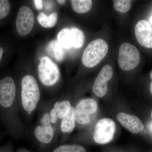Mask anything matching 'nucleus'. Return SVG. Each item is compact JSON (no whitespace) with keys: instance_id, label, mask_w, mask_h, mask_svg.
<instances>
[{"instance_id":"20","label":"nucleus","mask_w":152,"mask_h":152,"mask_svg":"<svg viewBox=\"0 0 152 152\" xmlns=\"http://www.w3.org/2000/svg\"><path fill=\"white\" fill-rule=\"evenodd\" d=\"M113 2L114 9L118 12L126 13L131 8V1L129 0H115Z\"/></svg>"},{"instance_id":"15","label":"nucleus","mask_w":152,"mask_h":152,"mask_svg":"<svg viewBox=\"0 0 152 152\" xmlns=\"http://www.w3.org/2000/svg\"><path fill=\"white\" fill-rule=\"evenodd\" d=\"M64 49L58 41L53 40L50 42L47 46L46 51L48 54L54 58L58 61L61 62L64 58Z\"/></svg>"},{"instance_id":"23","label":"nucleus","mask_w":152,"mask_h":152,"mask_svg":"<svg viewBox=\"0 0 152 152\" xmlns=\"http://www.w3.org/2000/svg\"><path fill=\"white\" fill-rule=\"evenodd\" d=\"M4 53V49L2 46H0V64L2 60Z\"/></svg>"},{"instance_id":"11","label":"nucleus","mask_w":152,"mask_h":152,"mask_svg":"<svg viewBox=\"0 0 152 152\" xmlns=\"http://www.w3.org/2000/svg\"><path fill=\"white\" fill-rule=\"evenodd\" d=\"M113 74V68L110 65H106L101 69L93 85V92L94 94L100 98L105 96L108 91L107 82L112 78Z\"/></svg>"},{"instance_id":"21","label":"nucleus","mask_w":152,"mask_h":152,"mask_svg":"<svg viewBox=\"0 0 152 152\" xmlns=\"http://www.w3.org/2000/svg\"><path fill=\"white\" fill-rule=\"evenodd\" d=\"M11 10V5L8 0H0V20L5 18Z\"/></svg>"},{"instance_id":"27","label":"nucleus","mask_w":152,"mask_h":152,"mask_svg":"<svg viewBox=\"0 0 152 152\" xmlns=\"http://www.w3.org/2000/svg\"><path fill=\"white\" fill-rule=\"evenodd\" d=\"M3 137V133H0V141H1V139Z\"/></svg>"},{"instance_id":"3","label":"nucleus","mask_w":152,"mask_h":152,"mask_svg":"<svg viewBox=\"0 0 152 152\" xmlns=\"http://www.w3.org/2000/svg\"><path fill=\"white\" fill-rule=\"evenodd\" d=\"M108 49L107 44L102 39L93 41L87 46L83 53L82 58L83 64L88 68L97 65L105 57Z\"/></svg>"},{"instance_id":"16","label":"nucleus","mask_w":152,"mask_h":152,"mask_svg":"<svg viewBox=\"0 0 152 152\" xmlns=\"http://www.w3.org/2000/svg\"><path fill=\"white\" fill-rule=\"evenodd\" d=\"M75 126V108L73 107H72L66 116L61 120L60 129L63 133H70L74 130Z\"/></svg>"},{"instance_id":"5","label":"nucleus","mask_w":152,"mask_h":152,"mask_svg":"<svg viewBox=\"0 0 152 152\" xmlns=\"http://www.w3.org/2000/svg\"><path fill=\"white\" fill-rule=\"evenodd\" d=\"M140 61V52L135 46L124 43L120 47L118 63L123 70L130 71L138 65Z\"/></svg>"},{"instance_id":"19","label":"nucleus","mask_w":152,"mask_h":152,"mask_svg":"<svg viewBox=\"0 0 152 152\" xmlns=\"http://www.w3.org/2000/svg\"><path fill=\"white\" fill-rule=\"evenodd\" d=\"M53 152H86L83 147L79 145H63L55 149Z\"/></svg>"},{"instance_id":"1","label":"nucleus","mask_w":152,"mask_h":152,"mask_svg":"<svg viewBox=\"0 0 152 152\" xmlns=\"http://www.w3.org/2000/svg\"><path fill=\"white\" fill-rule=\"evenodd\" d=\"M17 99V87L12 77L0 79V120L8 132L17 137L20 132Z\"/></svg>"},{"instance_id":"7","label":"nucleus","mask_w":152,"mask_h":152,"mask_svg":"<svg viewBox=\"0 0 152 152\" xmlns=\"http://www.w3.org/2000/svg\"><path fill=\"white\" fill-rule=\"evenodd\" d=\"M115 130V124L113 120L107 118L102 119L95 126L93 138L97 143H108L113 138Z\"/></svg>"},{"instance_id":"8","label":"nucleus","mask_w":152,"mask_h":152,"mask_svg":"<svg viewBox=\"0 0 152 152\" xmlns=\"http://www.w3.org/2000/svg\"><path fill=\"white\" fill-rule=\"evenodd\" d=\"M97 108L96 102L94 99H83L75 108V121L82 125L88 124L91 121L90 115L96 113Z\"/></svg>"},{"instance_id":"22","label":"nucleus","mask_w":152,"mask_h":152,"mask_svg":"<svg viewBox=\"0 0 152 152\" xmlns=\"http://www.w3.org/2000/svg\"><path fill=\"white\" fill-rule=\"evenodd\" d=\"M34 2L36 8L38 10H41V9H42L43 7L42 1L35 0V1H34Z\"/></svg>"},{"instance_id":"25","label":"nucleus","mask_w":152,"mask_h":152,"mask_svg":"<svg viewBox=\"0 0 152 152\" xmlns=\"http://www.w3.org/2000/svg\"><path fill=\"white\" fill-rule=\"evenodd\" d=\"M7 148H0V152H7Z\"/></svg>"},{"instance_id":"2","label":"nucleus","mask_w":152,"mask_h":152,"mask_svg":"<svg viewBox=\"0 0 152 152\" xmlns=\"http://www.w3.org/2000/svg\"><path fill=\"white\" fill-rule=\"evenodd\" d=\"M40 99V91L36 79L27 75L21 81L20 102L22 108L31 113L37 108Z\"/></svg>"},{"instance_id":"6","label":"nucleus","mask_w":152,"mask_h":152,"mask_svg":"<svg viewBox=\"0 0 152 152\" xmlns=\"http://www.w3.org/2000/svg\"><path fill=\"white\" fill-rule=\"evenodd\" d=\"M57 41L64 49L80 48L84 44V34L78 28H65L58 34Z\"/></svg>"},{"instance_id":"4","label":"nucleus","mask_w":152,"mask_h":152,"mask_svg":"<svg viewBox=\"0 0 152 152\" xmlns=\"http://www.w3.org/2000/svg\"><path fill=\"white\" fill-rule=\"evenodd\" d=\"M38 75L42 83L45 86H52L60 80L61 74L58 67L49 57L41 59L38 67Z\"/></svg>"},{"instance_id":"14","label":"nucleus","mask_w":152,"mask_h":152,"mask_svg":"<svg viewBox=\"0 0 152 152\" xmlns=\"http://www.w3.org/2000/svg\"><path fill=\"white\" fill-rule=\"evenodd\" d=\"M72 107L70 102L67 100L55 103L49 112L52 125L56 124L59 120H62L67 115Z\"/></svg>"},{"instance_id":"10","label":"nucleus","mask_w":152,"mask_h":152,"mask_svg":"<svg viewBox=\"0 0 152 152\" xmlns=\"http://www.w3.org/2000/svg\"><path fill=\"white\" fill-rule=\"evenodd\" d=\"M34 134L38 141L43 144H49L54 137L55 132L51 123L49 113H45L40 119V124L37 125Z\"/></svg>"},{"instance_id":"28","label":"nucleus","mask_w":152,"mask_h":152,"mask_svg":"<svg viewBox=\"0 0 152 152\" xmlns=\"http://www.w3.org/2000/svg\"><path fill=\"white\" fill-rule=\"evenodd\" d=\"M150 23L152 25V16L151 18V19L150 20Z\"/></svg>"},{"instance_id":"13","label":"nucleus","mask_w":152,"mask_h":152,"mask_svg":"<svg viewBox=\"0 0 152 152\" xmlns=\"http://www.w3.org/2000/svg\"><path fill=\"white\" fill-rule=\"evenodd\" d=\"M117 118L123 126L133 134H138L144 129V126L142 121L135 116L120 113L117 115Z\"/></svg>"},{"instance_id":"9","label":"nucleus","mask_w":152,"mask_h":152,"mask_svg":"<svg viewBox=\"0 0 152 152\" xmlns=\"http://www.w3.org/2000/svg\"><path fill=\"white\" fill-rule=\"evenodd\" d=\"M34 23V18L31 9L27 6L21 7L16 20V28L19 34L27 35L32 30Z\"/></svg>"},{"instance_id":"30","label":"nucleus","mask_w":152,"mask_h":152,"mask_svg":"<svg viewBox=\"0 0 152 152\" xmlns=\"http://www.w3.org/2000/svg\"><path fill=\"white\" fill-rule=\"evenodd\" d=\"M151 117L152 118V112H151Z\"/></svg>"},{"instance_id":"12","label":"nucleus","mask_w":152,"mask_h":152,"mask_svg":"<svg viewBox=\"0 0 152 152\" xmlns=\"http://www.w3.org/2000/svg\"><path fill=\"white\" fill-rule=\"evenodd\" d=\"M135 34L138 42L142 46L152 48V28L145 20L139 21L135 26Z\"/></svg>"},{"instance_id":"17","label":"nucleus","mask_w":152,"mask_h":152,"mask_svg":"<svg viewBox=\"0 0 152 152\" xmlns=\"http://www.w3.org/2000/svg\"><path fill=\"white\" fill-rule=\"evenodd\" d=\"M71 2L74 11L79 14L86 13L92 7V1L91 0H72Z\"/></svg>"},{"instance_id":"18","label":"nucleus","mask_w":152,"mask_h":152,"mask_svg":"<svg viewBox=\"0 0 152 152\" xmlns=\"http://www.w3.org/2000/svg\"><path fill=\"white\" fill-rule=\"evenodd\" d=\"M58 14L52 13L48 16L43 12H41L38 16V20L44 27L52 28L54 26L58 21Z\"/></svg>"},{"instance_id":"29","label":"nucleus","mask_w":152,"mask_h":152,"mask_svg":"<svg viewBox=\"0 0 152 152\" xmlns=\"http://www.w3.org/2000/svg\"><path fill=\"white\" fill-rule=\"evenodd\" d=\"M151 129L152 130V124L151 126Z\"/></svg>"},{"instance_id":"24","label":"nucleus","mask_w":152,"mask_h":152,"mask_svg":"<svg viewBox=\"0 0 152 152\" xmlns=\"http://www.w3.org/2000/svg\"><path fill=\"white\" fill-rule=\"evenodd\" d=\"M150 76H151V78L152 80V71L151 72V74H150ZM150 91H151V94L152 95V81L151 83V87H150Z\"/></svg>"},{"instance_id":"26","label":"nucleus","mask_w":152,"mask_h":152,"mask_svg":"<svg viewBox=\"0 0 152 152\" xmlns=\"http://www.w3.org/2000/svg\"><path fill=\"white\" fill-rule=\"evenodd\" d=\"M57 2H58V3H59L60 4H64L65 3L66 1H64V0H60V1H57Z\"/></svg>"}]
</instances>
